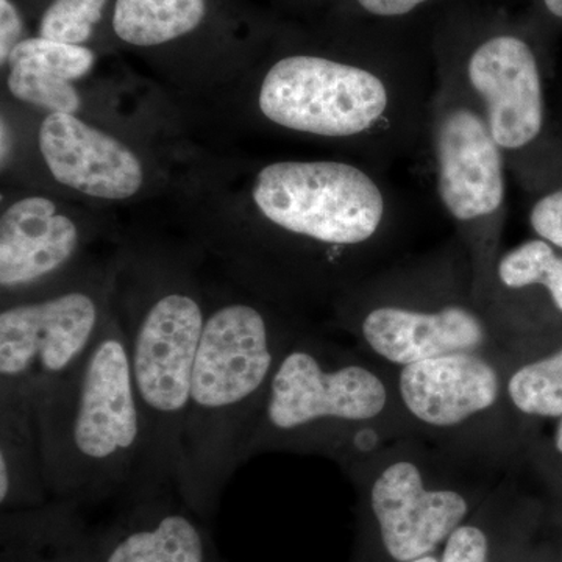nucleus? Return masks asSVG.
Returning a JSON list of instances; mask_svg holds the SVG:
<instances>
[{"label": "nucleus", "instance_id": "9b49d317", "mask_svg": "<svg viewBox=\"0 0 562 562\" xmlns=\"http://www.w3.org/2000/svg\"><path fill=\"white\" fill-rule=\"evenodd\" d=\"M40 149L54 179L91 198L124 201L143 187V166L121 140L68 113H50Z\"/></svg>", "mask_w": 562, "mask_h": 562}, {"label": "nucleus", "instance_id": "f8f14e48", "mask_svg": "<svg viewBox=\"0 0 562 562\" xmlns=\"http://www.w3.org/2000/svg\"><path fill=\"white\" fill-rule=\"evenodd\" d=\"M501 375L475 351H457L403 366L398 392L412 416L431 427L460 425L501 397Z\"/></svg>", "mask_w": 562, "mask_h": 562}, {"label": "nucleus", "instance_id": "f257e3e1", "mask_svg": "<svg viewBox=\"0 0 562 562\" xmlns=\"http://www.w3.org/2000/svg\"><path fill=\"white\" fill-rule=\"evenodd\" d=\"M288 344L254 303H224L206 317L176 482L181 501L202 519L214 516L233 473L247 461V446Z\"/></svg>", "mask_w": 562, "mask_h": 562}, {"label": "nucleus", "instance_id": "2eb2a0df", "mask_svg": "<svg viewBox=\"0 0 562 562\" xmlns=\"http://www.w3.org/2000/svg\"><path fill=\"white\" fill-rule=\"evenodd\" d=\"M2 562H99L80 508L50 501L2 512Z\"/></svg>", "mask_w": 562, "mask_h": 562}, {"label": "nucleus", "instance_id": "cd10ccee", "mask_svg": "<svg viewBox=\"0 0 562 562\" xmlns=\"http://www.w3.org/2000/svg\"><path fill=\"white\" fill-rule=\"evenodd\" d=\"M554 446H557L558 452L562 453V417H560V425H558L557 435H554Z\"/></svg>", "mask_w": 562, "mask_h": 562}, {"label": "nucleus", "instance_id": "ddd939ff", "mask_svg": "<svg viewBox=\"0 0 562 562\" xmlns=\"http://www.w3.org/2000/svg\"><path fill=\"white\" fill-rule=\"evenodd\" d=\"M360 335L373 353L403 368L457 351H475L487 333L484 322L465 306L420 312L386 305L366 313Z\"/></svg>", "mask_w": 562, "mask_h": 562}, {"label": "nucleus", "instance_id": "423d86ee", "mask_svg": "<svg viewBox=\"0 0 562 562\" xmlns=\"http://www.w3.org/2000/svg\"><path fill=\"white\" fill-rule=\"evenodd\" d=\"M258 105L269 121L290 131L347 138L383 120L390 91L383 79L361 66L294 54L268 70Z\"/></svg>", "mask_w": 562, "mask_h": 562}, {"label": "nucleus", "instance_id": "bb28decb", "mask_svg": "<svg viewBox=\"0 0 562 562\" xmlns=\"http://www.w3.org/2000/svg\"><path fill=\"white\" fill-rule=\"evenodd\" d=\"M10 151V135L5 121H2V161L5 162Z\"/></svg>", "mask_w": 562, "mask_h": 562}, {"label": "nucleus", "instance_id": "393cba45", "mask_svg": "<svg viewBox=\"0 0 562 562\" xmlns=\"http://www.w3.org/2000/svg\"><path fill=\"white\" fill-rule=\"evenodd\" d=\"M430 2L431 0H355L362 11L383 20L406 16Z\"/></svg>", "mask_w": 562, "mask_h": 562}, {"label": "nucleus", "instance_id": "20e7f679", "mask_svg": "<svg viewBox=\"0 0 562 562\" xmlns=\"http://www.w3.org/2000/svg\"><path fill=\"white\" fill-rule=\"evenodd\" d=\"M111 317L95 292L72 288L0 313V420L38 425V406L90 353Z\"/></svg>", "mask_w": 562, "mask_h": 562}, {"label": "nucleus", "instance_id": "39448f33", "mask_svg": "<svg viewBox=\"0 0 562 562\" xmlns=\"http://www.w3.org/2000/svg\"><path fill=\"white\" fill-rule=\"evenodd\" d=\"M254 201L276 227L328 247L371 241L384 220L372 177L341 161H279L258 172Z\"/></svg>", "mask_w": 562, "mask_h": 562}, {"label": "nucleus", "instance_id": "a211bd4d", "mask_svg": "<svg viewBox=\"0 0 562 562\" xmlns=\"http://www.w3.org/2000/svg\"><path fill=\"white\" fill-rule=\"evenodd\" d=\"M497 273L502 283L512 290L542 284L562 312V258L552 244L543 239L520 244L502 258Z\"/></svg>", "mask_w": 562, "mask_h": 562}, {"label": "nucleus", "instance_id": "1a4fd4ad", "mask_svg": "<svg viewBox=\"0 0 562 562\" xmlns=\"http://www.w3.org/2000/svg\"><path fill=\"white\" fill-rule=\"evenodd\" d=\"M369 503L384 550L397 562L435 552L469 513L460 492L428 490L412 461H395L384 468L371 484Z\"/></svg>", "mask_w": 562, "mask_h": 562}, {"label": "nucleus", "instance_id": "5701e85b", "mask_svg": "<svg viewBox=\"0 0 562 562\" xmlns=\"http://www.w3.org/2000/svg\"><path fill=\"white\" fill-rule=\"evenodd\" d=\"M530 224L543 241L562 249V188L535 203Z\"/></svg>", "mask_w": 562, "mask_h": 562}, {"label": "nucleus", "instance_id": "b1692460", "mask_svg": "<svg viewBox=\"0 0 562 562\" xmlns=\"http://www.w3.org/2000/svg\"><path fill=\"white\" fill-rule=\"evenodd\" d=\"M24 38V20L13 0H0V65L9 61L11 52Z\"/></svg>", "mask_w": 562, "mask_h": 562}, {"label": "nucleus", "instance_id": "7ed1b4c3", "mask_svg": "<svg viewBox=\"0 0 562 562\" xmlns=\"http://www.w3.org/2000/svg\"><path fill=\"white\" fill-rule=\"evenodd\" d=\"M386 403V384L371 369L331 360L313 344L290 342L273 372L247 460L262 450L327 442L382 416Z\"/></svg>", "mask_w": 562, "mask_h": 562}, {"label": "nucleus", "instance_id": "412c9836", "mask_svg": "<svg viewBox=\"0 0 562 562\" xmlns=\"http://www.w3.org/2000/svg\"><path fill=\"white\" fill-rule=\"evenodd\" d=\"M109 0H52L40 21V36L85 46L102 21Z\"/></svg>", "mask_w": 562, "mask_h": 562}, {"label": "nucleus", "instance_id": "0eeeda50", "mask_svg": "<svg viewBox=\"0 0 562 562\" xmlns=\"http://www.w3.org/2000/svg\"><path fill=\"white\" fill-rule=\"evenodd\" d=\"M99 562H227L177 491L122 498L110 522L92 530Z\"/></svg>", "mask_w": 562, "mask_h": 562}, {"label": "nucleus", "instance_id": "4be33fe9", "mask_svg": "<svg viewBox=\"0 0 562 562\" xmlns=\"http://www.w3.org/2000/svg\"><path fill=\"white\" fill-rule=\"evenodd\" d=\"M441 562H490L486 532L475 525H461L447 539Z\"/></svg>", "mask_w": 562, "mask_h": 562}, {"label": "nucleus", "instance_id": "aec40b11", "mask_svg": "<svg viewBox=\"0 0 562 562\" xmlns=\"http://www.w3.org/2000/svg\"><path fill=\"white\" fill-rule=\"evenodd\" d=\"M9 90L14 98L52 113L79 111L80 95L69 80L33 66L9 65Z\"/></svg>", "mask_w": 562, "mask_h": 562}, {"label": "nucleus", "instance_id": "6e6552de", "mask_svg": "<svg viewBox=\"0 0 562 562\" xmlns=\"http://www.w3.org/2000/svg\"><path fill=\"white\" fill-rule=\"evenodd\" d=\"M468 79L482 98L484 120L502 150H517L538 138L543 125V91L530 44L497 33L482 41L468 61Z\"/></svg>", "mask_w": 562, "mask_h": 562}, {"label": "nucleus", "instance_id": "6ab92c4d", "mask_svg": "<svg viewBox=\"0 0 562 562\" xmlns=\"http://www.w3.org/2000/svg\"><path fill=\"white\" fill-rule=\"evenodd\" d=\"M95 54L87 46L31 36L11 52L7 65H27L49 70L69 81L81 79L94 66Z\"/></svg>", "mask_w": 562, "mask_h": 562}, {"label": "nucleus", "instance_id": "9d476101", "mask_svg": "<svg viewBox=\"0 0 562 562\" xmlns=\"http://www.w3.org/2000/svg\"><path fill=\"white\" fill-rule=\"evenodd\" d=\"M439 198L460 222L490 217L505 201L502 149L482 114L457 105L443 111L435 128Z\"/></svg>", "mask_w": 562, "mask_h": 562}, {"label": "nucleus", "instance_id": "c85d7f7f", "mask_svg": "<svg viewBox=\"0 0 562 562\" xmlns=\"http://www.w3.org/2000/svg\"><path fill=\"white\" fill-rule=\"evenodd\" d=\"M409 562H441V560H438V558L432 557V554H427V557L419 558V560H414Z\"/></svg>", "mask_w": 562, "mask_h": 562}, {"label": "nucleus", "instance_id": "dca6fc26", "mask_svg": "<svg viewBox=\"0 0 562 562\" xmlns=\"http://www.w3.org/2000/svg\"><path fill=\"white\" fill-rule=\"evenodd\" d=\"M210 13V0H116L114 35L135 47H158L198 32Z\"/></svg>", "mask_w": 562, "mask_h": 562}, {"label": "nucleus", "instance_id": "a878e982", "mask_svg": "<svg viewBox=\"0 0 562 562\" xmlns=\"http://www.w3.org/2000/svg\"><path fill=\"white\" fill-rule=\"evenodd\" d=\"M542 2L546 9L549 10V13L562 20V0H542Z\"/></svg>", "mask_w": 562, "mask_h": 562}, {"label": "nucleus", "instance_id": "4468645a", "mask_svg": "<svg viewBox=\"0 0 562 562\" xmlns=\"http://www.w3.org/2000/svg\"><path fill=\"white\" fill-rule=\"evenodd\" d=\"M80 232L46 198H25L0 220V286L31 290L52 279L76 257Z\"/></svg>", "mask_w": 562, "mask_h": 562}, {"label": "nucleus", "instance_id": "f03ea898", "mask_svg": "<svg viewBox=\"0 0 562 562\" xmlns=\"http://www.w3.org/2000/svg\"><path fill=\"white\" fill-rule=\"evenodd\" d=\"M36 417L52 501L81 509L133 490L146 425L120 321L111 317L90 353L41 401Z\"/></svg>", "mask_w": 562, "mask_h": 562}, {"label": "nucleus", "instance_id": "f3484780", "mask_svg": "<svg viewBox=\"0 0 562 562\" xmlns=\"http://www.w3.org/2000/svg\"><path fill=\"white\" fill-rule=\"evenodd\" d=\"M508 395L527 416L562 417V349L517 369L509 379Z\"/></svg>", "mask_w": 562, "mask_h": 562}]
</instances>
